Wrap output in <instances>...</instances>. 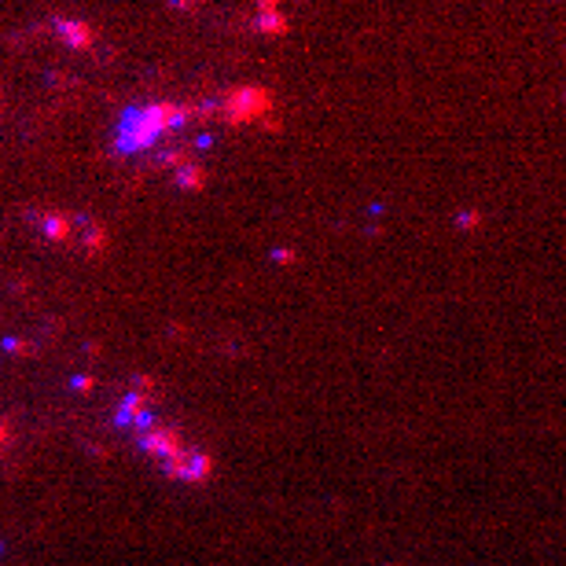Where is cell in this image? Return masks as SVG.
I'll return each mask as SVG.
<instances>
[{
    "label": "cell",
    "instance_id": "cell-1",
    "mask_svg": "<svg viewBox=\"0 0 566 566\" xmlns=\"http://www.w3.org/2000/svg\"><path fill=\"white\" fill-rule=\"evenodd\" d=\"M180 118H184V111H180V107H169V103L125 107L118 125H114V147H118V155H140L162 133L173 129Z\"/></svg>",
    "mask_w": 566,
    "mask_h": 566
}]
</instances>
